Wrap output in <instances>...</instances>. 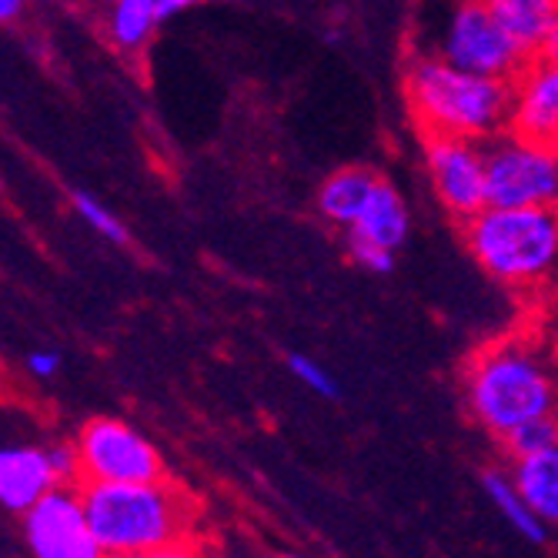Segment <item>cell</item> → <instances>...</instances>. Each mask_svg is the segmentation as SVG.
<instances>
[{
	"mask_svg": "<svg viewBox=\"0 0 558 558\" xmlns=\"http://www.w3.org/2000/svg\"><path fill=\"white\" fill-rule=\"evenodd\" d=\"M81 498L100 555H178L187 548L197 522L191 495L165 478L81 482Z\"/></svg>",
	"mask_w": 558,
	"mask_h": 558,
	"instance_id": "cell-1",
	"label": "cell"
},
{
	"mask_svg": "<svg viewBox=\"0 0 558 558\" xmlns=\"http://www.w3.org/2000/svg\"><path fill=\"white\" fill-rule=\"evenodd\" d=\"M462 395L475 425L501 441L538 415H558V354L535 338H501L469 362Z\"/></svg>",
	"mask_w": 558,
	"mask_h": 558,
	"instance_id": "cell-2",
	"label": "cell"
},
{
	"mask_svg": "<svg viewBox=\"0 0 558 558\" xmlns=\"http://www.w3.org/2000/svg\"><path fill=\"white\" fill-rule=\"evenodd\" d=\"M515 81L454 68L438 58L404 61V100L422 137H469L488 144L512 128Z\"/></svg>",
	"mask_w": 558,
	"mask_h": 558,
	"instance_id": "cell-3",
	"label": "cell"
},
{
	"mask_svg": "<svg viewBox=\"0 0 558 558\" xmlns=\"http://www.w3.org/2000/svg\"><path fill=\"white\" fill-rule=\"evenodd\" d=\"M409 58H438L509 81L532 61L485 0H418L409 27Z\"/></svg>",
	"mask_w": 558,
	"mask_h": 558,
	"instance_id": "cell-4",
	"label": "cell"
},
{
	"mask_svg": "<svg viewBox=\"0 0 558 558\" xmlns=\"http://www.w3.org/2000/svg\"><path fill=\"white\" fill-rule=\"evenodd\" d=\"M462 234L482 271L505 288L532 291L558 275V208L485 205Z\"/></svg>",
	"mask_w": 558,
	"mask_h": 558,
	"instance_id": "cell-5",
	"label": "cell"
},
{
	"mask_svg": "<svg viewBox=\"0 0 558 558\" xmlns=\"http://www.w3.org/2000/svg\"><path fill=\"white\" fill-rule=\"evenodd\" d=\"M488 205L558 208V141L505 131L485 144Z\"/></svg>",
	"mask_w": 558,
	"mask_h": 558,
	"instance_id": "cell-6",
	"label": "cell"
},
{
	"mask_svg": "<svg viewBox=\"0 0 558 558\" xmlns=\"http://www.w3.org/2000/svg\"><path fill=\"white\" fill-rule=\"evenodd\" d=\"M81 482H155L165 478L161 451L118 418H94L77 435Z\"/></svg>",
	"mask_w": 558,
	"mask_h": 558,
	"instance_id": "cell-7",
	"label": "cell"
},
{
	"mask_svg": "<svg viewBox=\"0 0 558 558\" xmlns=\"http://www.w3.org/2000/svg\"><path fill=\"white\" fill-rule=\"evenodd\" d=\"M425 171L435 197L454 221H469L488 205L485 144L469 137H425Z\"/></svg>",
	"mask_w": 558,
	"mask_h": 558,
	"instance_id": "cell-8",
	"label": "cell"
},
{
	"mask_svg": "<svg viewBox=\"0 0 558 558\" xmlns=\"http://www.w3.org/2000/svg\"><path fill=\"white\" fill-rule=\"evenodd\" d=\"M24 538L40 558H97L100 545L90 532L81 488H50L24 512Z\"/></svg>",
	"mask_w": 558,
	"mask_h": 558,
	"instance_id": "cell-9",
	"label": "cell"
},
{
	"mask_svg": "<svg viewBox=\"0 0 558 558\" xmlns=\"http://www.w3.org/2000/svg\"><path fill=\"white\" fill-rule=\"evenodd\" d=\"M512 131L558 141V58L535 54L515 77Z\"/></svg>",
	"mask_w": 558,
	"mask_h": 558,
	"instance_id": "cell-10",
	"label": "cell"
},
{
	"mask_svg": "<svg viewBox=\"0 0 558 558\" xmlns=\"http://www.w3.org/2000/svg\"><path fill=\"white\" fill-rule=\"evenodd\" d=\"M58 485V472L44 448H0V505L8 512L24 515L37 498Z\"/></svg>",
	"mask_w": 558,
	"mask_h": 558,
	"instance_id": "cell-11",
	"label": "cell"
},
{
	"mask_svg": "<svg viewBox=\"0 0 558 558\" xmlns=\"http://www.w3.org/2000/svg\"><path fill=\"white\" fill-rule=\"evenodd\" d=\"M412 234V211L404 205V197L395 184L381 181L365 211L354 218L348 228V241H372L378 247H388L398 255V247Z\"/></svg>",
	"mask_w": 558,
	"mask_h": 558,
	"instance_id": "cell-12",
	"label": "cell"
},
{
	"mask_svg": "<svg viewBox=\"0 0 558 558\" xmlns=\"http://www.w3.org/2000/svg\"><path fill=\"white\" fill-rule=\"evenodd\" d=\"M381 178L368 168H341L318 187V215L335 228H351L354 218L365 211L372 194L378 191Z\"/></svg>",
	"mask_w": 558,
	"mask_h": 558,
	"instance_id": "cell-13",
	"label": "cell"
},
{
	"mask_svg": "<svg viewBox=\"0 0 558 558\" xmlns=\"http://www.w3.org/2000/svg\"><path fill=\"white\" fill-rule=\"evenodd\" d=\"M525 54H542L558 27V0H485Z\"/></svg>",
	"mask_w": 558,
	"mask_h": 558,
	"instance_id": "cell-14",
	"label": "cell"
},
{
	"mask_svg": "<svg viewBox=\"0 0 558 558\" xmlns=\"http://www.w3.org/2000/svg\"><path fill=\"white\" fill-rule=\"evenodd\" d=\"M509 469L515 485L529 498L532 512L548 525V532L558 529V441L545 451L515 459Z\"/></svg>",
	"mask_w": 558,
	"mask_h": 558,
	"instance_id": "cell-15",
	"label": "cell"
},
{
	"mask_svg": "<svg viewBox=\"0 0 558 558\" xmlns=\"http://www.w3.org/2000/svg\"><path fill=\"white\" fill-rule=\"evenodd\" d=\"M482 485H485L488 501L495 505V512H498L505 522H509L525 542L545 545L548 525L532 512L529 498L522 495V488H519L515 478H512V469H488V472L482 475Z\"/></svg>",
	"mask_w": 558,
	"mask_h": 558,
	"instance_id": "cell-16",
	"label": "cell"
},
{
	"mask_svg": "<svg viewBox=\"0 0 558 558\" xmlns=\"http://www.w3.org/2000/svg\"><path fill=\"white\" fill-rule=\"evenodd\" d=\"M161 27L158 17V0H114L111 17H108V34L121 50H141L150 34Z\"/></svg>",
	"mask_w": 558,
	"mask_h": 558,
	"instance_id": "cell-17",
	"label": "cell"
},
{
	"mask_svg": "<svg viewBox=\"0 0 558 558\" xmlns=\"http://www.w3.org/2000/svg\"><path fill=\"white\" fill-rule=\"evenodd\" d=\"M555 441H558V415H538L505 435L501 448L509 454V462H515V459H525V454L551 448Z\"/></svg>",
	"mask_w": 558,
	"mask_h": 558,
	"instance_id": "cell-18",
	"label": "cell"
},
{
	"mask_svg": "<svg viewBox=\"0 0 558 558\" xmlns=\"http://www.w3.org/2000/svg\"><path fill=\"white\" fill-rule=\"evenodd\" d=\"M71 201H74V208H77V215L100 234V238H108V241H114V244H128L131 241V234H128V228H124V221L111 211V208H105L100 205L97 197H90V194H84V191H74L71 194Z\"/></svg>",
	"mask_w": 558,
	"mask_h": 558,
	"instance_id": "cell-19",
	"label": "cell"
},
{
	"mask_svg": "<svg viewBox=\"0 0 558 558\" xmlns=\"http://www.w3.org/2000/svg\"><path fill=\"white\" fill-rule=\"evenodd\" d=\"M288 372L318 398H338V378L318 359H312V354H301V351L288 354Z\"/></svg>",
	"mask_w": 558,
	"mask_h": 558,
	"instance_id": "cell-20",
	"label": "cell"
},
{
	"mask_svg": "<svg viewBox=\"0 0 558 558\" xmlns=\"http://www.w3.org/2000/svg\"><path fill=\"white\" fill-rule=\"evenodd\" d=\"M348 255H351L354 265L372 271V275H388L395 268V251L378 247L372 241H348Z\"/></svg>",
	"mask_w": 558,
	"mask_h": 558,
	"instance_id": "cell-21",
	"label": "cell"
},
{
	"mask_svg": "<svg viewBox=\"0 0 558 558\" xmlns=\"http://www.w3.org/2000/svg\"><path fill=\"white\" fill-rule=\"evenodd\" d=\"M61 368V359L54 351H34L31 359H27V372L37 375V378H50V375H58Z\"/></svg>",
	"mask_w": 558,
	"mask_h": 558,
	"instance_id": "cell-22",
	"label": "cell"
},
{
	"mask_svg": "<svg viewBox=\"0 0 558 558\" xmlns=\"http://www.w3.org/2000/svg\"><path fill=\"white\" fill-rule=\"evenodd\" d=\"M197 4H201V0H158V17H161V24H165V21L184 14V11H191V8H197Z\"/></svg>",
	"mask_w": 558,
	"mask_h": 558,
	"instance_id": "cell-23",
	"label": "cell"
},
{
	"mask_svg": "<svg viewBox=\"0 0 558 558\" xmlns=\"http://www.w3.org/2000/svg\"><path fill=\"white\" fill-rule=\"evenodd\" d=\"M24 8V0H0V24L4 21H14Z\"/></svg>",
	"mask_w": 558,
	"mask_h": 558,
	"instance_id": "cell-24",
	"label": "cell"
},
{
	"mask_svg": "<svg viewBox=\"0 0 558 558\" xmlns=\"http://www.w3.org/2000/svg\"><path fill=\"white\" fill-rule=\"evenodd\" d=\"M542 54H551V58H558V27H555V34H551V40H548V47L542 50Z\"/></svg>",
	"mask_w": 558,
	"mask_h": 558,
	"instance_id": "cell-25",
	"label": "cell"
}]
</instances>
